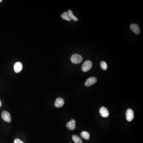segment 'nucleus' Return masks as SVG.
I'll list each match as a JSON object with an SVG mask.
<instances>
[{
	"mask_svg": "<svg viewBox=\"0 0 143 143\" xmlns=\"http://www.w3.org/2000/svg\"><path fill=\"white\" fill-rule=\"evenodd\" d=\"M83 60V58L80 55L78 54H74L71 57V61L74 64H79Z\"/></svg>",
	"mask_w": 143,
	"mask_h": 143,
	"instance_id": "nucleus-1",
	"label": "nucleus"
},
{
	"mask_svg": "<svg viewBox=\"0 0 143 143\" xmlns=\"http://www.w3.org/2000/svg\"><path fill=\"white\" fill-rule=\"evenodd\" d=\"M76 121L72 119L67 123V127L70 130H74L76 128Z\"/></svg>",
	"mask_w": 143,
	"mask_h": 143,
	"instance_id": "nucleus-8",
	"label": "nucleus"
},
{
	"mask_svg": "<svg viewBox=\"0 0 143 143\" xmlns=\"http://www.w3.org/2000/svg\"><path fill=\"white\" fill-rule=\"evenodd\" d=\"M23 68V66L20 62H17L14 65V70L15 72L17 73L20 72Z\"/></svg>",
	"mask_w": 143,
	"mask_h": 143,
	"instance_id": "nucleus-10",
	"label": "nucleus"
},
{
	"mask_svg": "<svg viewBox=\"0 0 143 143\" xmlns=\"http://www.w3.org/2000/svg\"><path fill=\"white\" fill-rule=\"evenodd\" d=\"M68 14L69 15V17L71 20H73L74 21H77L78 20V19L76 17L74 16L73 13L72 12L71 10H68Z\"/></svg>",
	"mask_w": 143,
	"mask_h": 143,
	"instance_id": "nucleus-14",
	"label": "nucleus"
},
{
	"mask_svg": "<svg viewBox=\"0 0 143 143\" xmlns=\"http://www.w3.org/2000/svg\"><path fill=\"white\" fill-rule=\"evenodd\" d=\"M97 82V79L95 77H92L87 79L85 83L86 86L89 87L95 84Z\"/></svg>",
	"mask_w": 143,
	"mask_h": 143,
	"instance_id": "nucleus-5",
	"label": "nucleus"
},
{
	"mask_svg": "<svg viewBox=\"0 0 143 143\" xmlns=\"http://www.w3.org/2000/svg\"><path fill=\"white\" fill-rule=\"evenodd\" d=\"M81 136L84 139H85L86 140H89L90 139V135L88 132L86 131H83L81 132Z\"/></svg>",
	"mask_w": 143,
	"mask_h": 143,
	"instance_id": "nucleus-12",
	"label": "nucleus"
},
{
	"mask_svg": "<svg viewBox=\"0 0 143 143\" xmlns=\"http://www.w3.org/2000/svg\"><path fill=\"white\" fill-rule=\"evenodd\" d=\"M126 118L128 122H131L134 118V114L133 110L130 109H127L126 112Z\"/></svg>",
	"mask_w": 143,
	"mask_h": 143,
	"instance_id": "nucleus-4",
	"label": "nucleus"
},
{
	"mask_svg": "<svg viewBox=\"0 0 143 143\" xmlns=\"http://www.w3.org/2000/svg\"><path fill=\"white\" fill-rule=\"evenodd\" d=\"M100 113L101 115L103 118H107L109 116V113L107 109L104 107L100 109Z\"/></svg>",
	"mask_w": 143,
	"mask_h": 143,
	"instance_id": "nucleus-6",
	"label": "nucleus"
},
{
	"mask_svg": "<svg viewBox=\"0 0 143 143\" xmlns=\"http://www.w3.org/2000/svg\"><path fill=\"white\" fill-rule=\"evenodd\" d=\"M92 66V63L90 60H86L83 63L82 65V71L84 72H87V71H89Z\"/></svg>",
	"mask_w": 143,
	"mask_h": 143,
	"instance_id": "nucleus-2",
	"label": "nucleus"
},
{
	"mask_svg": "<svg viewBox=\"0 0 143 143\" xmlns=\"http://www.w3.org/2000/svg\"><path fill=\"white\" fill-rule=\"evenodd\" d=\"M61 17L62 19L66 20L67 21H70L72 20L69 17V15L67 12H64L62 14H61Z\"/></svg>",
	"mask_w": 143,
	"mask_h": 143,
	"instance_id": "nucleus-13",
	"label": "nucleus"
},
{
	"mask_svg": "<svg viewBox=\"0 0 143 143\" xmlns=\"http://www.w3.org/2000/svg\"><path fill=\"white\" fill-rule=\"evenodd\" d=\"M101 67L102 69L104 70H106L107 68V65L104 61H102L101 63Z\"/></svg>",
	"mask_w": 143,
	"mask_h": 143,
	"instance_id": "nucleus-15",
	"label": "nucleus"
},
{
	"mask_svg": "<svg viewBox=\"0 0 143 143\" xmlns=\"http://www.w3.org/2000/svg\"><path fill=\"white\" fill-rule=\"evenodd\" d=\"M1 116L2 119L5 121L10 122L11 121V117L10 113L7 111H3L2 113Z\"/></svg>",
	"mask_w": 143,
	"mask_h": 143,
	"instance_id": "nucleus-3",
	"label": "nucleus"
},
{
	"mask_svg": "<svg viewBox=\"0 0 143 143\" xmlns=\"http://www.w3.org/2000/svg\"><path fill=\"white\" fill-rule=\"evenodd\" d=\"M2 0H0V2H2Z\"/></svg>",
	"mask_w": 143,
	"mask_h": 143,
	"instance_id": "nucleus-18",
	"label": "nucleus"
},
{
	"mask_svg": "<svg viewBox=\"0 0 143 143\" xmlns=\"http://www.w3.org/2000/svg\"><path fill=\"white\" fill-rule=\"evenodd\" d=\"M64 104H65V101L63 99L60 97H59L57 99L54 105L57 108H60L63 106Z\"/></svg>",
	"mask_w": 143,
	"mask_h": 143,
	"instance_id": "nucleus-7",
	"label": "nucleus"
},
{
	"mask_svg": "<svg viewBox=\"0 0 143 143\" xmlns=\"http://www.w3.org/2000/svg\"><path fill=\"white\" fill-rule=\"evenodd\" d=\"M72 138L75 143H82V140L78 135H72Z\"/></svg>",
	"mask_w": 143,
	"mask_h": 143,
	"instance_id": "nucleus-11",
	"label": "nucleus"
},
{
	"mask_svg": "<svg viewBox=\"0 0 143 143\" xmlns=\"http://www.w3.org/2000/svg\"><path fill=\"white\" fill-rule=\"evenodd\" d=\"M1 105H2V103H1V102L0 100V107H1Z\"/></svg>",
	"mask_w": 143,
	"mask_h": 143,
	"instance_id": "nucleus-17",
	"label": "nucleus"
},
{
	"mask_svg": "<svg viewBox=\"0 0 143 143\" xmlns=\"http://www.w3.org/2000/svg\"><path fill=\"white\" fill-rule=\"evenodd\" d=\"M130 29L135 34L137 35L140 34V30L139 26L137 24H131L130 25Z\"/></svg>",
	"mask_w": 143,
	"mask_h": 143,
	"instance_id": "nucleus-9",
	"label": "nucleus"
},
{
	"mask_svg": "<svg viewBox=\"0 0 143 143\" xmlns=\"http://www.w3.org/2000/svg\"><path fill=\"white\" fill-rule=\"evenodd\" d=\"M14 143H24V142L21 141V140L19 139H16L14 140Z\"/></svg>",
	"mask_w": 143,
	"mask_h": 143,
	"instance_id": "nucleus-16",
	"label": "nucleus"
}]
</instances>
